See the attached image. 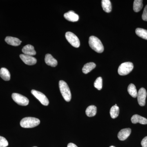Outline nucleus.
I'll list each match as a JSON object with an SVG mask.
<instances>
[{
  "label": "nucleus",
  "instance_id": "4468645a",
  "mask_svg": "<svg viewBox=\"0 0 147 147\" xmlns=\"http://www.w3.org/2000/svg\"><path fill=\"white\" fill-rule=\"evenodd\" d=\"M5 42L9 45L12 46H17L20 45L22 41L17 38L11 36H7L5 38Z\"/></svg>",
  "mask_w": 147,
  "mask_h": 147
},
{
  "label": "nucleus",
  "instance_id": "4be33fe9",
  "mask_svg": "<svg viewBox=\"0 0 147 147\" xmlns=\"http://www.w3.org/2000/svg\"><path fill=\"white\" fill-rule=\"evenodd\" d=\"M143 1L135 0L133 3V10L136 12H139L143 8Z\"/></svg>",
  "mask_w": 147,
  "mask_h": 147
},
{
  "label": "nucleus",
  "instance_id": "c756f323",
  "mask_svg": "<svg viewBox=\"0 0 147 147\" xmlns=\"http://www.w3.org/2000/svg\"><path fill=\"white\" fill-rule=\"evenodd\" d=\"M37 147L34 146V147Z\"/></svg>",
  "mask_w": 147,
  "mask_h": 147
},
{
  "label": "nucleus",
  "instance_id": "1a4fd4ad",
  "mask_svg": "<svg viewBox=\"0 0 147 147\" xmlns=\"http://www.w3.org/2000/svg\"><path fill=\"white\" fill-rule=\"evenodd\" d=\"M20 57L24 63L28 65H34L37 62L36 59L33 56L21 54L20 55Z\"/></svg>",
  "mask_w": 147,
  "mask_h": 147
},
{
  "label": "nucleus",
  "instance_id": "f8f14e48",
  "mask_svg": "<svg viewBox=\"0 0 147 147\" xmlns=\"http://www.w3.org/2000/svg\"><path fill=\"white\" fill-rule=\"evenodd\" d=\"M131 121L132 123H139L141 124H147V119L138 115H134L131 118Z\"/></svg>",
  "mask_w": 147,
  "mask_h": 147
},
{
  "label": "nucleus",
  "instance_id": "393cba45",
  "mask_svg": "<svg viewBox=\"0 0 147 147\" xmlns=\"http://www.w3.org/2000/svg\"><path fill=\"white\" fill-rule=\"evenodd\" d=\"M8 146V142L4 137L0 136V147H6Z\"/></svg>",
  "mask_w": 147,
  "mask_h": 147
},
{
  "label": "nucleus",
  "instance_id": "9b49d317",
  "mask_svg": "<svg viewBox=\"0 0 147 147\" xmlns=\"http://www.w3.org/2000/svg\"><path fill=\"white\" fill-rule=\"evenodd\" d=\"M64 17L67 21L71 22H76L79 20V16L73 11H69L64 14Z\"/></svg>",
  "mask_w": 147,
  "mask_h": 147
},
{
  "label": "nucleus",
  "instance_id": "20e7f679",
  "mask_svg": "<svg viewBox=\"0 0 147 147\" xmlns=\"http://www.w3.org/2000/svg\"><path fill=\"white\" fill-rule=\"evenodd\" d=\"M134 65L132 63L127 62L121 64L118 70L119 74L121 76L127 75L132 71Z\"/></svg>",
  "mask_w": 147,
  "mask_h": 147
},
{
  "label": "nucleus",
  "instance_id": "423d86ee",
  "mask_svg": "<svg viewBox=\"0 0 147 147\" xmlns=\"http://www.w3.org/2000/svg\"><path fill=\"white\" fill-rule=\"evenodd\" d=\"M11 97L13 100L18 105L22 106H26L28 105L29 99L22 95L14 93L12 94Z\"/></svg>",
  "mask_w": 147,
  "mask_h": 147
},
{
  "label": "nucleus",
  "instance_id": "bb28decb",
  "mask_svg": "<svg viewBox=\"0 0 147 147\" xmlns=\"http://www.w3.org/2000/svg\"><path fill=\"white\" fill-rule=\"evenodd\" d=\"M142 147H147V136L144 137L141 142Z\"/></svg>",
  "mask_w": 147,
  "mask_h": 147
},
{
  "label": "nucleus",
  "instance_id": "5701e85b",
  "mask_svg": "<svg viewBox=\"0 0 147 147\" xmlns=\"http://www.w3.org/2000/svg\"><path fill=\"white\" fill-rule=\"evenodd\" d=\"M136 34L143 39L147 40V30L137 28L135 30Z\"/></svg>",
  "mask_w": 147,
  "mask_h": 147
},
{
  "label": "nucleus",
  "instance_id": "9d476101",
  "mask_svg": "<svg viewBox=\"0 0 147 147\" xmlns=\"http://www.w3.org/2000/svg\"><path fill=\"white\" fill-rule=\"evenodd\" d=\"M131 133V129L129 128L121 129L118 134V138L121 141H124L127 139Z\"/></svg>",
  "mask_w": 147,
  "mask_h": 147
},
{
  "label": "nucleus",
  "instance_id": "7ed1b4c3",
  "mask_svg": "<svg viewBox=\"0 0 147 147\" xmlns=\"http://www.w3.org/2000/svg\"><path fill=\"white\" fill-rule=\"evenodd\" d=\"M60 90L65 101L69 102L71 99V93L67 84L64 81L61 80L59 82Z\"/></svg>",
  "mask_w": 147,
  "mask_h": 147
},
{
  "label": "nucleus",
  "instance_id": "2eb2a0df",
  "mask_svg": "<svg viewBox=\"0 0 147 147\" xmlns=\"http://www.w3.org/2000/svg\"><path fill=\"white\" fill-rule=\"evenodd\" d=\"M22 52L25 55L33 56L36 55V52L33 46L31 45H27L24 46L22 49Z\"/></svg>",
  "mask_w": 147,
  "mask_h": 147
},
{
  "label": "nucleus",
  "instance_id": "f03ea898",
  "mask_svg": "<svg viewBox=\"0 0 147 147\" xmlns=\"http://www.w3.org/2000/svg\"><path fill=\"white\" fill-rule=\"evenodd\" d=\"M40 123L39 119L32 117L24 118L20 122V125L24 128H32L35 127Z\"/></svg>",
  "mask_w": 147,
  "mask_h": 147
},
{
  "label": "nucleus",
  "instance_id": "6e6552de",
  "mask_svg": "<svg viewBox=\"0 0 147 147\" xmlns=\"http://www.w3.org/2000/svg\"><path fill=\"white\" fill-rule=\"evenodd\" d=\"M147 95L146 90L144 88H142L139 89L137 97L138 103L140 106H144L145 105Z\"/></svg>",
  "mask_w": 147,
  "mask_h": 147
},
{
  "label": "nucleus",
  "instance_id": "b1692460",
  "mask_svg": "<svg viewBox=\"0 0 147 147\" xmlns=\"http://www.w3.org/2000/svg\"><path fill=\"white\" fill-rule=\"evenodd\" d=\"M94 86L97 90H101L102 88V78L99 77L96 79L94 83Z\"/></svg>",
  "mask_w": 147,
  "mask_h": 147
},
{
  "label": "nucleus",
  "instance_id": "c85d7f7f",
  "mask_svg": "<svg viewBox=\"0 0 147 147\" xmlns=\"http://www.w3.org/2000/svg\"><path fill=\"white\" fill-rule=\"evenodd\" d=\"M110 147H115L114 146H110Z\"/></svg>",
  "mask_w": 147,
  "mask_h": 147
},
{
  "label": "nucleus",
  "instance_id": "aec40b11",
  "mask_svg": "<svg viewBox=\"0 0 147 147\" xmlns=\"http://www.w3.org/2000/svg\"><path fill=\"white\" fill-rule=\"evenodd\" d=\"M127 91L129 94L133 98H136L137 96V89L134 84H131L129 85L127 88Z\"/></svg>",
  "mask_w": 147,
  "mask_h": 147
},
{
  "label": "nucleus",
  "instance_id": "ddd939ff",
  "mask_svg": "<svg viewBox=\"0 0 147 147\" xmlns=\"http://www.w3.org/2000/svg\"><path fill=\"white\" fill-rule=\"evenodd\" d=\"M45 63L50 66L55 67L57 65V61L50 54H47L45 55Z\"/></svg>",
  "mask_w": 147,
  "mask_h": 147
},
{
  "label": "nucleus",
  "instance_id": "0eeeda50",
  "mask_svg": "<svg viewBox=\"0 0 147 147\" xmlns=\"http://www.w3.org/2000/svg\"><path fill=\"white\" fill-rule=\"evenodd\" d=\"M31 93L32 94L39 100L42 105H45V106H47L49 105V101L48 98L42 93L34 90H32Z\"/></svg>",
  "mask_w": 147,
  "mask_h": 147
},
{
  "label": "nucleus",
  "instance_id": "39448f33",
  "mask_svg": "<svg viewBox=\"0 0 147 147\" xmlns=\"http://www.w3.org/2000/svg\"><path fill=\"white\" fill-rule=\"evenodd\" d=\"M65 37L68 42L74 47L78 48L80 45V41L78 37L71 32H67Z\"/></svg>",
  "mask_w": 147,
  "mask_h": 147
},
{
  "label": "nucleus",
  "instance_id": "412c9836",
  "mask_svg": "<svg viewBox=\"0 0 147 147\" xmlns=\"http://www.w3.org/2000/svg\"><path fill=\"white\" fill-rule=\"evenodd\" d=\"M119 113V108L117 105H114L110 110V115L111 118L115 119L118 117Z\"/></svg>",
  "mask_w": 147,
  "mask_h": 147
},
{
  "label": "nucleus",
  "instance_id": "dca6fc26",
  "mask_svg": "<svg viewBox=\"0 0 147 147\" xmlns=\"http://www.w3.org/2000/svg\"><path fill=\"white\" fill-rule=\"evenodd\" d=\"M0 76L5 81H9L10 79V74L7 69L3 67L0 69Z\"/></svg>",
  "mask_w": 147,
  "mask_h": 147
},
{
  "label": "nucleus",
  "instance_id": "f257e3e1",
  "mask_svg": "<svg viewBox=\"0 0 147 147\" xmlns=\"http://www.w3.org/2000/svg\"><path fill=\"white\" fill-rule=\"evenodd\" d=\"M89 44L91 48L98 53H102L104 51V47L102 42L96 37L93 36H90Z\"/></svg>",
  "mask_w": 147,
  "mask_h": 147
},
{
  "label": "nucleus",
  "instance_id": "a211bd4d",
  "mask_svg": "<svg viewBox=\"0 0 147 147\" xmlns=\"http://www.w3.org/2000/svg\"><path fill=\"white\" fill-rule=\"evenodd\" d=\"M97 112V108L93 105H90L87 108L86 113L88 117H92L95 116Z\"/></svg>",
  "mask_w": 147,
  "mask_h": 147
},
{
  "label": "nucleus",
  "instance_id": "f3484780",
  "mask_svg": "<svg viewBox=\"0 0 147 147\" xmlns=\"http://www.w3.org/2000/svg\"><path fill=\"white\" fill-rule=\"evenodd\" d=\"M102 8L107 13H110L112 11V5L110 0H102L101 1Z\"/></svg>",
  "mask_w": 147,
  "mask_h": 147
},
{
  "label": "nucleus",
  "instance_id": "cd10ccee",
  "mask_svg": "<svg viewBox=\"0 0 147 147\" xmlns=\"http://www.w3.org/2000/svg\"><path fill=\"white\" fill-rule=\"evenodd\" d=\"M67 147H78L76 145L73 144V143H69L67 145Z\"/></svg>",
  "mask_w": 147,
  "mask_h": 147
},
{
  "label": "nucleus",
  "instance_id": "6ab92c4d",
  "mask_svg": "<svg viewBox=\"0 0 147 147\" xmlns=\"http://www.w3.org/2000/svg\"><path fill=\"white\" fill-rule=\"evenodd\" d=\"M96 65L94 63L90 62L86 64L82 69L83 73L87 74L95 68Z\"/></svg>",
  "mask_w": 147,
  "mask_h": 147
},
{
  "label": "nucleus",
  "instance_id": "a878e982",
  "mask_svg": "<svg viewBox=\"0 0 147 147\" xmlns=\"http://www.w3.org/2000/svg\"><path fill=\"white\" fill-rule=\"evenodd\" d=\"M142 18L144 21H147V5L145 7L143 14H142Z\"/></svg>",
  "mask_w": 147,
  "mask_h": 147
}]
</instances>
